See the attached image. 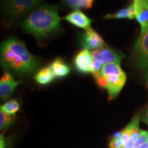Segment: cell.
<instances>
[{
    "instance_id": "obj_1",
    "label": "cell",
    "mask_w": 148,
    "mask_h": 148,
    "mask_svg": "<svg viewBox=\"0 0 148 148\" xmlns=\"http://www.w3.org/2000/svg\"><path fill=\"white\" fill-rule=\"evenodd\" d=\"M1 64L5 70L19 74H31L37 71L39 60L27 50L25 44L16 38L4 40L0 50Z\"/></svg>"
},
{
    "instance_id": "obj_26",
    "label": "cell",
    "mask_w": 148,
    "mask_h": 148,
    "mask_svg": "<svg viewBox=\"0 0 148 148\" xmlns=\"http://www.w3.org/2000/svg\"><path fill=\"white\" fill-rule=\"evenodd\" d=\"M146 79H147V84H148V69H147V74H146Z\"/></svg>"
},
{
    "instance_id": "obj_15",
    "label": "cell",
    "mask_w": 148,
    "mask_h": 148,
    "mask_svg": "<svg viewBox=\"0 0 148 148\" xmlns=\"http://www.w3.org/2000/svg\"><path fill=\"white\" fill-rule=\"evenodd\" d=\"M62 3L72 9H90L93 5L94 0H61Z\"/></svg>"
},
{
    "instance_id": "obj_12",
    "label": "cell",
    "mask_w": 148,
    "mask_h": 148,
    "mask_svg": "<svg viewBox=\"0 0 148 148\" xmlns=\"http://www.w3.org/2000/svg\"><path fill=\"white\" fill-rule=\"evenodd\" d=\"M49 66L52 70L56 78L61 79L67 76L71 72V68L67 64L60 58L54 59Z\"/></svg>"
},
{
    "instance_id": "obj_2",
    "label": "cell",
    "mask_w": 148,
    "mask_h": 148,
    "mask_svg": "<svg viewBox=\"0 0 148 148\" xmlns=\"http://www.w3.org/2000/svg\"><path fill=\"white\" fill-rule=\"evenodd\" d=\"M25 32L38 40L47 38L60 29V18L56 5H40L28 14L23 23Z\"/></svg>"
},
{
    "instance_id": "obj_25",
    "label": "cell",
    "mask_w": 148,
    "mask_h": 148,
    "mask_svg": "<svg viewBox=\"0 0 148 148\" xmlns=\"http://www.w3.org/2000/svg\"><path fill=\"white\" fill-rule=\"evenodd\" d=\"M137 148H148V141H147L145 143H143V145L139 146V147H138Z\"/></svg>"
},
{
    "instance_id": "obj_10",
    "label": "cell",
    "mask_w": 148,
    "mask_h": 148,
    "mask_svg": "<svg viewBox=\"0 0 148 148\" xmlns=\"http://www.w3.org/2000/svg\"><path fill=\"white\" fill-rule=\"evenodd\" d=\"M20 82L16 81L8 70H5L0 79V97L3 100L12 95Z\"/></svg>"
},
{
    "instance_id": "obj_23",
    "label": "cell",
    "mask_w": 148,
    "mask_h": 148,
    "mask_svg": "<svg viewBox=\"0 0 148 148\" xmlns=\"http://www.w3.org/2000/svg\"><path fill=\"white\" fill-rule=\"evenodd\" d=\"M0 142H1V148H5V141L4 139V137H3V135L1 134V139H0Z\"/></svg>"
},
{
    "instance_id": "obj_11",
    "label": "cell",
    "mask_w": 148,
    "mask_h": 148,
    "mask_svg": "<svg viewBox=\"0 0 148 148\" xmlns=\"http://www.w3.org/2000/svg\"><path fill=\"white\" fill-rule=\"evenodd\" d=\"M62 18L73 25L74 26L86 30L90 28L92 22V20L88 18L79 9H74Z\"/></svg>"
},
{
    "instance_id": "obj_22",
    "label": "cell",
    "mask_w": 148,
    "mask_h": 148,
    "mask_svg": "<svg viewBox=\"0 0 148 148\" xmlns=\"http://www.w3.org/2000/svg\"><path fill=\"white\" fill-rule=\"evenodd\" d=\"M121 136V131H119V132H116V133L112 135V139L111 140H117V139H120Z\"/></svg>"
},
{
    "instance_id": "obj_24",
    "label": "cell",
    "mask_w": 148,
    "mask_h": 148,
    "mask_svg": "<svg viewBox=\"0 0 148 148\" xmlns=\"http://www.w3.org/2000/svg\"><path fill=\"white\" fill-rule=\"evenodd\" d=\"M142 121L148 125V109L147 110V111H146L145 115H144L143 119H142Z\"/></svg>"
},
{
    "instance_id": "obj_4",
    "label": "cell",
    "mask_w": 148,
    "mask_h": 148,
    "mask_svg": "<svg viewBox=\"0 0 148 148\" xmlns=\"http://www.w3.org/2000/svg\"><path fill=\"white\" fill-rule=\"evenodd\" d=\"M42 0H5L3 8L10 17L16 18L31 13Z\"/></svg>"
},
{
    "instance_id": "obj_5",
    "label": "cell",
    "mask_w": 148,
    "mask_h": 148,
    "mask_svg": "<svg viewBox=\"0 0 148 148\" xmlns=\"http://www.w3.org/2000/svg\"><path fill=\"white\" fill-rule=\"evenodd\" d=\"M134 58L136 65L140 69H148V30L140 35L133 49Z\"/></svg>"
},
{
    "instance_id": "obj_3",
    "label": "cell",
    "mask_w": 148,
    "mask_h": 148,
    "mask_svg": "<svg viewBox=\"0 0 148 148\" xmlns=\"http://www.w3.org/2000/svg\"><path fill=\"white\" fill-rule=\"evenodd\" d=\"M101 74L108 81L106 90L109 99L112 100L117 97L126 82V74L121 69V64L112 62L104 64Z\"/></svg>"
},
{
    "instance_id": "obj_20",
    "label": "cell",
    "mask_w": 148,
    "mask_h": 148,
    "mask_svg": "<svg viewBox=\"0 0 148 148\" xmlns=\"http://www.w3.org/2000/svg\"><path fill=\"white\" fill-rule=\"evenodd\" d=\"M103 64L101 63V62H99V60H94L92 61V76H95L98 74L101 73V69H102Z\"/></svg>"
},
{
    "instance_id": "obj_16",
    "label": "cell",
    "mask_w": 148,
    "mask_h": 148,
    "mask_svg": "<svg viewBox=\"0 0 148 148\" xmlns=\"http://www.w3.org/2000/svg\"><path fill=\"white\" fill-rule=\"evenodd\" d=\"M19 109L20 104L16 99H10L1 106V110L3 111L5 113L12 116L15 115Z\"/></svg>"
},
{
    "instance_id": "obj_19",
    "label": "cell",
    "mask_w": 148,
    "mask_h": 148,
    "mask_svg": "<svg viewBox=\"0 0 148 148\" xmlns=\"http://www.w3.org/2000/svg\"><path fill=\"white\" fill-rule=\"evenodd\" d=\"M94 78H95L96 84H97L98 86L101 88H105L106 89L107 86H108V81L106 77H105L102 74H98L97 75H95L93 76Z\"/></svg>"
},
{
    "instance_id": "obj_6",
    "label": "cell",
    "mask_w": 148,
    "mask_h": 148,
    "mask_svg": "<svg viewBox=\"0 0 148 148\" xmlns=\"http://www.w3.org/2000/svg\"><path fill=\"white\" fill-rule=\"evenodd\" d=\"M80 44L84 49L92 51L103 49L107 46L102 37L91 27L81 34Z\"/></svg>"
},
{
    "instance_id": "obj_7",
    "label": "cell",
    "mask_w": 148,
    "mask_h": 148,
    "mask_svg": "<svg viewBox=\"0 0 148 148\" xmlns=\"http://www.w3.org/2000/svg\"><path fill=\"white\" fill-rule=\"evenodd\" d=\"M93 58L88 49H83L75 56L73 65L79 73L86 75L92 72V64Z\"/></svg>"
},
{
    "instance_id": "obj_17",
    "label": "cell",
    "mask_w": 148,
    "mask_h": 148,
    "mask_svg": "<svg viewBox=\"0 0 148 148\" xmlns=\"http://www.w3.org/2000/svg\"><path fill=\"white\" fill-rule=\"evenodd\" d=\"M14 121V116L5 113L0 110V129L5 130L10 126Z\"/></svg>"
},
{
    "instance_id": "obj_21",
    "label": "cell",
    "mask_w": 148,
    "mask_h": 148,
    "mask_svg": "<svg viewBox=\"0 0 148 148\" xmlns=\"http://www.w3.org/2000/svg\"><path fill=\"white\" fill-rule=\"evenodd\" d=\"M123 143L121 139L117 140H111L109 143V148H122Z\"/></svg>"
},
{
    "instance_id": "obj_8",
    "label": "cell",
    "mask_w": 148,
    "mask_h": 148,
    "mask_svg": "<svg viewBox=\"0 0 148 148\" xmlns=\"http://www.w3.org/2000/svg\"><path fill=\"white\" fill-rule=\"evenodd\" d=\"M135 18L140 26V35L148 30V0H135L133 3Z\"/></svg>"
},
{
    "instance_id": "obj_13",
    "label": "cell",
    "mask_w": 148,
    "mask_h": 148,
    "mask_svg": "<svg viewBox=\"0 0 148 148\" xmlns=\"http://www.w3.org/2000/svg\"><path fill=\"white\" fill-rule=\"evenodd\" d=\"M56 78L50 66H47L42 68L34 75L35 81L40 85H47L53 82Z\"/></svg>"
},
{
    "instance_id": "obj_27",
    "label": "cell",
    "mask_w": 148,
    "mask_h": 148,
    "mask_svg": "<svg viewBox=\"0 0 148 148\" xmlns=\"http://www.w3.org/2000/svg\"><path fill=\"white\" fill-rule=\"evenodd\" d=\"M134 1H135V0H134Z\"/></svg>"
},
{
    "instance_id": "obj_14",
    "label": "cell",
    "mask_w": 148,
    "mask_h": 148,
    "mask_svg": "<svg viewBox=\"0 0 148 148\" xmlns=\"http://www.w3.org/2000/svg\"><path fill=\"white\" fill-rule=\"evenodd\" d=\"M106 19H122V18H128V19H133L135 18V12L134 5L131 4L125 8H121L117 12L113 14H108L103 16Z\"/></svg>"
},
{
    "instance_id": "obj_9",
    "label": "cell",
    "mask_w": 148,
    "mask_h": 148,
    "mask_svg": "<svg viewBox=\"0 0 148 148\" xmlns=\"http://www.w3.org/2000/svg\"><path fill=\"white\" fill-rule=\"evenodd\" d=\"M91 54L94 60H99L103 64L112 62L121 64L122 60L124 58V56L122 53L107 46L103 49L92 51Z\"/></svg>"
},
{
    "instance_id": "obj_18",
    "label": "cell",
    "mask_w": 148,
    "mask_h": 148,
    "mask_svg": "<svg viewBox=\"0 0 148 148\" xmlns=\"http://www.w3.org/2000/svg\"><path fill=\"white\" fill-rule=\"evenodd\" d=\"M148 141V131L140 130L139 137L134 145V148H137L143 143Z\"/></svg>"
}]
</instances>
